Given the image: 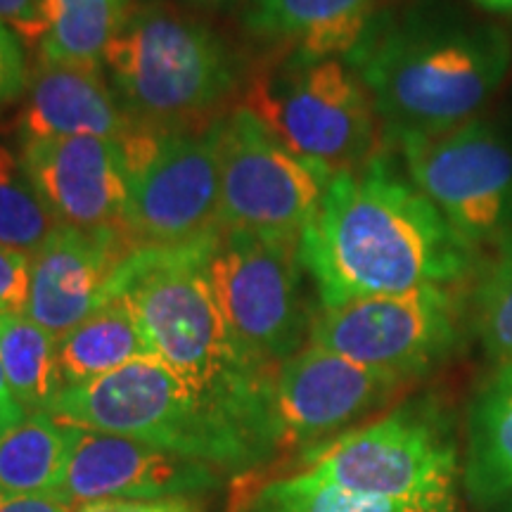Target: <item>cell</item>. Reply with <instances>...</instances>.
<instances>
[{
    "label": "cell",
    "mask_w": 512,
    "mask_h": 512,
    "mask_svg": "<svg viewBox=\"0 0 512 512\" xmlns=\"http://www.w3.org/2000/svg\"><path fill=\"white\" fill-rule=\"evenodd\" d=\"M74 512H202V505L197 498H159V501L105 498V501L83 503Z\"/></svg>",
    "instance_id": "f546056e"
},
{
    "label": "cell",
    "mask_w": 512,
    "mask_h": 512,
    "mask_svg": "<svg viewBox=\"0 0 512 512\" xmlns=\"http://www.w3.org/2000/svg\"><path fill=\"white\" fill-rule=\"evenodd\" d=\"M403 169L486 259L512 245V128L482 117L434 138L396 145Z\"/></svg>",
    "instance_id": "30bf717a"
},
{
    "label": "cell",
    "mask_w": 512,
    "mask_h": 512,
    "mask_svg": "<svg viewBox=\"0 0 512 512\" xmlns=\"http://www.w3.org/2000/svg\"><path fill=\"white\" fill-rule=\"evenodd\" d=\"M157 3H176L190 5V8H228L235 0H157Z\"/></svg>",
    "instance_id": "d6a6232c"
},
{
    "label": "cell",
    "mask_w": 512,
    "mask_h": 512,
    "mask_svg": "<svg viewBox=\"0 0 512 512\" xmlns=\"http://www.w3.org/2000/svg\"><path fill=\"white\" fill-rule=\"evenodd\" d=\"M306 472L349 491L456 503L458 420L437 394L401 401L382 418L304 451Z\"/></svg>",
    "instance_id": "8992f818"
},
{
    "label": "cell",
    "mask_w": 512,
    "mask_h": 512,
    "mask_svg": "<svg viewBox=\"0 0 512 512\" xmlns=\"http://www.w3.org/2000/svg\"><path fill=\"white\" fill-rule=\"evenodd\" d=\"M138 121L126 114L102 67L38 60L19 117L22 140L100 138L121 143Z\"/></svg>",
    "instance_id": "e0dca14e"
},
{
    "label": "cell",
    "mask_w": 512,
    "mask_h": 512,
    "mask_svg": "<svg viewBox=\"0 0 512 512\" xmlns=\"http://www.w3.org/2000/svg\"><path fill=\"white\" fill-rule=\"evenodd\" d=\"M287 150L330 176L366 164L377 152L380 119L349 60H306L285 53L256 69L245 100Z\"/></svg>",
    "instance_id": "52a82bcc"
},
{
    "label": "cell",
    "mask_w": 512,
    "mask_h": 512,
    "mask_svg": "<svg viewBox=\"0 0 512 512\" xmlns=\"http://www.w3.org/2000/svg\"><path fill=\"white\" fill-rule=\"evenodd\" d=\"M472 332L496 368H512V245L489 256L472 283Z\"/></svg>",
    "instance_id": "484cf974"
},
{
    "label": "cell",
    "mask_w": 512,
    "mask_h": 512,
    "mask_svg": "<svg viewBox=\"0 0 512 512\" xmlns=\"http://www.w3.org/2000/svg\"><path fill=\"white\" fill-rule=\"evenodd\" d=\"M366 83L384 140L434 138L482 117L512 69L501 27L448 10L375 19L349 57Z\"/></svg>",
    "instance_id": "3957f363"
},
{
    "label": "cell",
    "mask_w": 512,
    "mask_h": 512,
    "mask_svg": "<svg viewBox=\"0 0 512 512\" xmlns=\"http://www.w3.org/2000/svg\"><path fill=\"white\" fill-rule=\"evenodd\" d=\"M475 3L491 12H512V0H475Z\"/></svg>",
    "instance_id": "836d02e7"
},
{
    "label": "cell",
    "mask_w": 512,
    "mask_h": 512,
    "mask_svg": "<svg viewBox=\"0 0 512 512\" xmlns=\"http://www.w3.org/2000/svg\"><path fill=\"white\" fill-rule=\"evenodd\" d=\"M19 159L57 226H124L128 176L117 143L100 138L22 140Z\"/></svg>",
    "instance_id": "2e32d148"
},
{
    "label": "cell",
    "mask_w": 512,
    "mask_h": 512,
    "mask_svg": "<svg viewBox=\"0 0 512 512\" xmlns=\"http://www.w3.org/2000/svg\"><path fill=\"white\" fill-rule=\"evenodd\" d=\"M299 254L320 309L472 283L486 261L387 152L332 176Z\"/></svg>",
    "instance_id": "6da1fadb"
},
{
    "label": "cell",
    "mask_w": 512,
    "mask_h": 512,
    "mask_svg": "<svg viewBox=\"0 0 512 512\" xmlns=\"http://www.w3.org/2000/svg\"><path fill=\"white\" fill-rule=\"evenodd\" d=\"M230 512H456V503L358 494L304 470L268 482L242 479L230 498Z\"/></svg>",
    "instance_id": "7402d4cb"
},
{
    "label": "cell",
    "mask_w": 512,
    "mask_h": 512,
    "mask_svg": "<svg viewBox=\"0 0 512 512\" xmlns=\"http://www.w3.org/2000/svg\"><path fill=\"white\" fill-rule=\"evenodd\" d=\"M0 512H74L57 496H0Z\"/></svg>",
    "instance_id": "4dcf8cb0"
},
{
    "label": "cell",
    "mask_w": 512,
    "mask_h": 512,
    "mask_svg": "<svg viewBox=\"0 0 512 512\" xmlns=\"http://www.w3.org/2000/svg\"><path fill=\"white\" fill-rule=\"evenodd\" d=\"M55 420L119 434L221 472H249L275 453L235 420L200 399L159 358H143L93 382L64 387Z\"/></svg>",
    "instance_id": "5b68a950"
},
{
    "label": "cell",
    "mask_w": 512,
    "mask_h": 512,
    "mask_svg": "<svg viewBox=\"0 0 512 512\" xmlns=\"http://www.w3.org/2000/svg\"><path fill=\"white\" fill-rule=\"evenodd\" d=\"M46 0H0V22L19 38L41 41Z\"/></svg>",
    "instance_id": "f1b7e54d"
},
{
    "label": "cell",
    "mask_w": 512,
    "mask_h": 512,
    "mask_svg": "<svg viewBox=\"0 0 512 512\" xmlns=\"http://www.w3.org/2000/svg\"><path fill=\"white\" fill-rule=\"evenodd\" d=\"M0 361L19 406L27 413H50L64 392L57 337L27 313L0 316Z\"/></svg>",
    "instance_id": "cb8c5ba5"
},
{
    "label": "cell",
    "mask_w": 512,
    "mask_h": 512,
    "mask_svg": "<svg viewBox=\"0 0 512 512\" xmlns=\"http://www.w3.org/2000/svg\"><path fill=\"white\" fill-rule=\"evenodd\" d=\"M299 238L221 230L209 259V280L235 347L256 366H278L309 339L316 311L304 285Z\"/></svg>",
    "instance_id": "9c48e42d"
},
{
    "label": "cell",
    "mask_w": 512,
    "mask_h": 512,
    "mask_svg": "<svg viewBox=\"0 0 512 512\" xmlns=\"http://www.w3.org/2000/svg\"><path fill=\"white\" fill-rule=\"evenodd\" d=\"M472 283L420 287L318 309L309 344L413 384L463 349L472 332Z\"/></svg>",
    "instance_id": "ba28073f"
},
{
    "label": "cell",
    "mask_w": 512,
    "mask_h": 512,
    "mask_svg": "<svg viewBox=\"0 0 512 512\" xmlns=\"http://www.w3.org/2000/svg\"><path fill=\"white\" fill-rule=\"evenodd\" d=\"M219 126L155 128L124 155V230L138 247H178L219 233Z\"/></svg>",
    "instance_id": "8fae6325"
},
{
    "label": "cell",
    "mask_w": 512,
    "mask_h": 512,
    "mask_svg": "<svg viewBox=\"0 0 512 512\" xmlns=\"http://www.w3.org/2000/svg\"><path fill=\"white\" fill-rule=\"evenodd\" d=\"M330 181L328 171L287 150L247 107L221 119V230L302 238Z\"/></svg>",
    "instance_id": "7c38bea8"
},
{
    "label": "cell",
    "mask_w": 512,
    "mask_h": 512,
    "mask_svg": "<svg viewBox=\"0 0 512 512\" xmlns=\"http://www.w3.org/2000/svg\"><path fill=\"white\" fill-rule=\"evenodd\" d=\"M74 427L27 413L0 432V496H55L67 477Z\"/></svg>",
    "instance_id": "44dd1931"
},
{
    "label": "cell",
    "mask_w": 512,
    "mask_h": 512,
    "mask_svg": "<svg viewBox=\"0 0 512 512\" xmlns=\"http://www.w3.org/2000/svg\"><path fill=\"white\" fill-rule=\"evenodd\" d=\"M380 0H249L254 36L306 60H349L377 19Z\"/></svg>",
    "instance_id": "ac0fdd59"
},
{
    "label": "cell",
    "mask_w": 512,
    "mask_h": 512,
    "mask_svg": "<svg viewBox=\"0 0 512 512\" xmlns=\"http://www.w3.org/2000/svg\"><path fill=\"white\" fill-rule=\"evenodd\" d=\"M496 373L503 375L508 382H512V368H496Z\"/></svg>",
    "instance_id": "e575fe53"
},
{
    "label": "cell",
    "mask_w": 512,
    "mask_h": 512,
    "mask_svg": "<svg viewBox=\"0 0 512 512\" xmlns=\"http://www.w3.org/2000/svg\"><path fill=\"white\" fill-rule=\"evenodd\" d=\"M57 228L55 216L10 147L0 145V247L34 256Z\"/></svg>",
    "instance_id": "d4e9b609"
},
{
    "label": "cell",
    "mask_w": 512,
    "mask_h": 512,
    "mask_svg": "<svg viewBox=\"0 0 512 512\" xmlns=\"http://www.w3.org/2000/svg\"><path fill=\"white\" fill-rule=\"evenodd\" d=\"M27 60H24L22 38L0 22V107L15 102L27 91Z\"/></svg>",
    "instance_id": "83f0119b"
},
{
    "label": "cell",
    "mask_w": 512,
    "mask_h": 512,
    "mask_svg": "<svg viewBox=\"0 0 512 512\" xmlns=\"http://www.w3.org/2000/svg\"><path fill=\"white\" fill-rule=\"evenodd\" d=\"M411 382L306 344L275 370L273 401L280 448H313L382 411Z\"/></svg>",
    "instance_id": "4fadbf2b"
},
{
    "label": "cell",
    "mask_w": 512,
    "mask_h": 512,
    "mask_svg": "<svg viewBox=\"0 0 512 512\" xmlns=\"http://www.w3.org/2000/svg\"><path fill=\"white\" fill-rule=\"evenodd\" d=\"M463 484L479 510L512 508V382L498 373L467 411Z\"/></svg>",
    "instance_id": "d6986e66"
},
{
    "label": "cell",
    "mask_w": 512,
    "mask_h": 512,
    "mask_svg": "<svg viewBox=\"0 0 512 512\" xmlns=\"http://www.w3.org/2000/svg\"><path fill=\"white\" fill-rule=\"evenodd\" d=\"M219 233L190 245L138 247L114 275L107 299L128 302L159 361L192 392L278 453L275 370L256 366L235 347L209 280Z\"/></svg>",
    "instance_id": "7a4b0ae2"
},
{
    "label": "cell",
    "mask_w": 512,
    "mask_h": 512,
    "mask_svg": "<svg viewBox=\"0 0 512 512\" xmlns=\"http://www.w3.org/2000/svg\"><path fill=\"white\" fill-rule=\"evenodd\" d=\"M31 256L0 247V316L27 313Z\"/></svg>",
    "instance_id": "4316f807"
},
{
    "label": "cell",
    "mask_w": 512,
    "mask_h": 512,
    "mask_svg": "<svg viewBox=\"0 0 512 512\" xmlns=\"http://www.w3.org/2000/svg\"><path fill=\"white\" fill-rule=\"evenodd\" d=\"M136 249L124 226H57L31 256L27 316L64 337L107 302L114 275Z\"/></svg>",
    "instance_id": "9a60e30c"
},
{
    "label": "cell",
    "mask_w": 512,
    "mask_h": 512,
    "mask_svg": "<svg viewBox=\"0 0 512 512\" xmlns=\"http://www.w3.org/2000/svg\"><path fill=\"white\" fill-rule=\"evenodd\" d=\"M119 105L159 128L211 124L240 86V62L219 31L169 3H140L102 60Z\"/></svg>",
    "instance_id": "277c9868"
},
{
    "label": "cell",
    "mask_w": 512,
    "mask_h": 512,
    "mask_svg": "<svg viewBox=\"0 0 512 512\" xmlns=\"http://www.w3.org/2000/svg\"><path fill=\"white\" fill-rule=\"evenodd\" d=\"M3 430H8V427H3V425H0V432H3Z\"/></svg>",
    "instance_id": "d590c367"
},
{
    "label": "cell",
    "mask_w": 512,
    "mask_h": 512,
    "mask_svg": "<svg viewBox=\"0 0 512 512\" xmlns=\"http://www.w3.org/2000/svg\"><path fill=\"white\" fill-rule=\"evenodd\" d=\"M221 482L223 472L209 463L176 456L119 434L74 427L67 477L55 496L79 508L105 498H195L216 489Z\"/></svg>",
    "instance_id": "5bb4252c"
},
{
    "label": "cell",
    "mask_w": 512,
    "mask_h": 512,
    "mask_svg": "<svg viewBox=\"0 0 512 512\" xmlns=\"http://www.w3.org/2000/svg\"><path fill=\"white\" fill-rule=\"evenodd\" d=\"M57 358L64 387H76L157 354L128 302L112 297L57 339Z\"/></svg>",
    "instance_id": "ffe728a7"
},
{
    "label": "cell",
    "mask_w": 512,
    "mask_h": 512,
    "mask_svg": "<svg viewBox=\"0 0 512 512\" xmlns=\"http://www.w3.org/2000/svg\"><path fill=\"white\" fill-rule=\"evenodd\" d=\"M27 415L22 406H19L15 396L10 392V384H8V377H5V370H3V361H0V425L3 427H10L15 425Z\"/></svg>",
    "instance_id": "1f68e13d"
},
{
    "label": "cell",
    "mask_w": 512,
    "mask_h": 512,
    "mask_svg": "<svg viewBox=\"0 0 512 512\" xmlns=\"http://www.w3.org/2000/svg\"><path fill=\"white\" fill-rule=\"evenodd\" d=\"M140 0H46L38 60L102 67Z\"/></svg>",
    "instance_id": "603a6c76"
}]
</instances>
